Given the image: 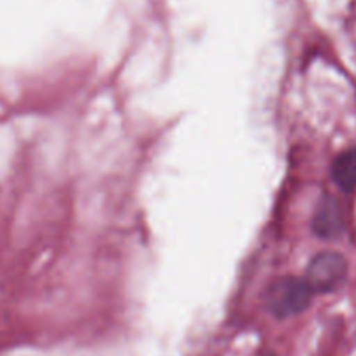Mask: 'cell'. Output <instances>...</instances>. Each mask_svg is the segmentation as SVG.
<instances>
[{"label": "cell", "mask_w": 356, "mask_h": 356, "mask_svg": "<svg viewBox=\"0 0 356 356\" xmlns=\"http://www.w3.org/2000/svg\"><path fill=\"white\" fill-rule=\"evenodd\" d=\"M332 174L341 190H353L356 186V149H350L337 156L332 167Z\"/></svg>", "instance_id": "cell-4"}, {"label": "cell", "mask_w": 356, "mask_h": 356, "mask_svg": "<svg viewBox=\"0 0 356 356\" xmlns=\"http://www.w3.org/2000/svg\"><path fill=\"white\" fill-rule=\"evenodd\" d=\"M313 291L305 278L284 277L266 292V306L277 318H289L305 312L312 302Z\"/></svg>", "instance_id": "cell-1"}, {"label": "cell", "mask_w": 356, "mask_h": 356, "mask_svg": "<svg viewBox=\"0 0 356 356\" xmlns=\"http://www.w3.org/2000/svg\"><path fill=\"white\" fill-rule=\"evenodd\" d=\"M343 212L336 198H323L313 216V232L322 238H336L343 233Z\"/></svg>", "instance_id": "cell-3"}, {"label": "cell", "mask_w": 356, "mask_h": 356, "mask_svg": "<svg viewBox=\"0 0 356 356\" xmlns=\"http://www.w3.org/2000/svg\"><path fill=\"white\" fill-rule=\"evenodd\" d=\"M348 277V263L341 254L322 252L309 263L305 280L313 292H332L344 284Z\"/></svg>", "instance_id": "cell-2"}]
</instances>
